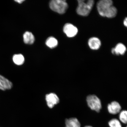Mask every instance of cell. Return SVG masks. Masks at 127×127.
<instances>
[{
	"instance_id": "1",
	"label": "cell",
	"mask_w": 127,
	"mask_h": 127,
	"mask_svg": "<svg viewBox=\"0 0 127 127\" xmlns=\"http://www.w3.org/2000/svg\"><path fill=\"white\" fill-rule=\"evenodd\" d=\"M97 8L100 15L108 18L115 17L117 14V10L113 5L111 0H101L97 4Z\"/></svg>"
},
{
	"instance_id": "2",
	"label": "cell",
	"mask_w": 127,
	"mask_h": 127,
	"mask_svg": "<svg viewBox=\"0 0 127 127\" xmlns=\"http://www.w3.org/2000/svg\"><path fill=\"white\" fill-rule=\"evenodd\" d=\"M76 12L79 15L87 16L91 12L94 4L93 0H79Z\"/></svg>"
},
{
	"instance_id": "3",
	"label": "cell",
	"mask_w": 127,
	"mask_h": 127,
	"mask_svg": "<svg viewBox=\"0 0 127 127\" xmlns=\"http://www.w3.org/2000/svg\"><path fill=\"white\" fill-rule=\"evenodd\" d=\"M50 7L52 10L62 14L65 13L68 8L67 3L64 0H53L50 2Z\"/></svg>"
},
{
	"instance_id": "4",
	"label": "cell",
	"mask_w": 127,
	"mask_h": 127,
	"mask_svg": "<svg viewBox=\"0 0 127 127\" xmlns=\"http://www.w3.org/2000/svg\"><path fill=\"white\" fill-rule=\"evenodd\" d=\"M86 100L89 107L92 110L99 112L102 107L100 100L95 95H90L87 96Z\"/></svg>"
},
{
	"instance_id": "5",
	"label": "cell",
	"mask_w": 127,
	"mask_h": 127,
	"mask_svg": "<svg viewBox=\"0 0 127 127\" xmlns=\"http://www.w3.org/2000/svg\"><path fill=\"white\" fill-rule=\"evenodd\" d=\"M45 99L47 106L50 109L52 108L60 102L59 98L54 93H50L46 95Z\"/></svg>"
},
{
	"instance_id": "6",
	"label": "cell",
	"mask_w": 127,
	"mask_h": 127,
	"mask_svg": "<svg viewBox=\"0 0 127 127\" xmlns=\"http://www.w3.org/2000/svg\"><path fill=\"white\" fill-rule=\"evenodd\" d=\"M63 31L68 37H72L77 34V28L70 23H66L63 28Z\"/></svg>"
},
{
	"instance_id": "7",
	"label": "cell",
	"mask_w": 127,
	"mask_h": 127,
	"mask_svg": "<svg viewBox=\"0 0 127 127\" xmlns=\"http://www.w3.org/2000/svg\"><path fill=\"white\" fill-rule=\"evenodd\" d=\"M107 109L109 113L116 115L120 112L121 107L118 102L114 101L108 104Z\"/></svg>"
},
{
	"instance_id": "8",
	"label": "cell",
	"mask_w": 127,
	"mask_h": 127,
	"mask_svg": "<svg viewBox=\"0 0 127 127\" xmlns=\"http://www.w3.org/2000/svg\"><path fill=\"white\" fill-rule=\"evenodd\" d=\"M12 86L11 82L0 75V90L3 91L10 90L12 88Z\"/></svg>"
},
{
	"instance_id": "9",
	"label": "cell",
	"mask_w": 127,
	"mask_h": 127,
	"mask_svg": "<svg viewBox=\"0 0 127 127\" xmlns=\"http://www.w3.org/2000/svg\"><path fill=\"white\" fill-rule=\"evenodd\" d=\"M88 45L90 48L93 50H97L100 47L101 41L98 38L93 37L90 38L88 42Z\"/></svg>"
},
{
	"instance_id": "10",
	"label": "cell",
	"mask_w": 127,
	"mask_h": 127,
	"mask_svg": "<svg viewBox=\"0 0 127 127\" xmlns=\"http://www.w3.org/2000/svg\"><path fill=\"white\" fill-rule=\"evenodd\" d=\"M126 51L125 46L123 44L120 43L117 44L115 48L112 49V52L113 54L123 55L124 54Z\"/></svg>"
},
{
	"instance_id": "11",
	"label": "cell",
	"mask_w": 127,
	"mask_h": 127,
	"mask_svg": "<svg viewBox=\"0 0 127 127\" xmlns=\"http://www.w3.org/2000/svg\"><path fill=\"white\" fill-rule=\"evenodd\" d=\"M65 124V127H81L80 122L76 118H71L66 119Z\"/></svg>"
},
{
	"instance_id": "12",
	"label": "cell",
	"mask_w": 127,
	"mask_h": 127,
	"mask_svg": "<svg viewBox=\"0 0 127 127\" xmlns=\"http://www.w3.org/2000/svg\"><path fill=\"white\" fill-rule=\"evenodd\" d=\"M24 42L28 44H32L34 42V37L32 33L30 32H26L23 35Z\"/></svg>"
},
{
	"instance_id": "13",
	"label": "cell",
	"mask_w": 127,
	"mask_h": 127,
	"mask_svg": "<svg viewBox=\"0 0 127 127\" xmlns=\"http://www.w3.org/2000/svg\"><path fill=\"white\" fill-rule=\"evenodd\" d=\"M13 60L16 64L21 65L24 62L25 58L21 54L15 55L13 57Z\"/></svg>"
},
{
	"instance_id": "14",
	"label": "cell",
	"mask_w": 127,
	"mask_h": 127,
	"mask_svg": "<svg viewBox=\"0 0 127 127\" xmlns=\"http://www.w3.org/2000/svg\"><path fill=\"white\" fill-rule=\"evenodd\" d=\"M46 44L48 47L51 48H53L57 47L58 44V41L55 38L49 37L46 42Z\"/></svg>"
},
{
	"instance_id": "15",
	"label": "cell",
	"mask_w": 127,
	"mask_h": 127,
	"mask_svg": "<svg viewBox=\"0 0 127 127\" xmlns=\"http://www.w3.org/2000/svg\"><path fill=\"white\" fill-rule=\"evenodd\" d=\"M119 115V119L122 123L125 124L127 123V112L126 110H124L120 112Z\"/></svg>"
},
{
	"instance_id": "16",
	"label": "cell",
	"mask_w": 127,
	"mask_h": 127,
	"mask_svg": "<svg viewBox=\"0 0 127 127\" xmlns=\"http://www.w3.org/2000/svg\"><path fill=\"white\" fill-rule=\"evenodd\" d=\"M110 127H122L121 124L119 121L116 119H113L109 122Z\"/></svg>"
},
{
	"instance_id": "17",
	"label": "cell",
	"mask_w": 127,
	"mask_h": 127,
	"mask_svg": "<svg viewBox=\"0 0 127 127\" xmlns=\"http://www.w3.org/2000/svg\"><path fill=\"white\" fill-rule=\"evenodd\" d=\"M124 24L125 27H127V17L125 18V20H124Z\"/></svg>"
},
{
	"instance_id": "18",
	"label": "cell",
	"mask_w": 127,
	"mask_h": 127,
	"mask_svg": "<svg viewBox=\"0 0 127 127\" xmlns=\"http://www.w3.org/2000/svg\"><path fill=\"white\" fill-rule=\"evenodd\" d=\"M24 1L23 0H15V1L17 2L18 3H19L21 4Z\"/></svg>"
},
{
	"instance_id": "19",
	"label": "cell",
	"mask_w": 127,
	"mask_h": 127,
	"mask_svg": "<svg viewBox=\"0 0 127 127\" xmlns=\"http://www.w3.org/2000/svg\"><path fill=\"white\" fill-rule=\"evenodd\" d=\"M85 127H93L92 126H85Z\"/></svg>"
}]
</instances>
